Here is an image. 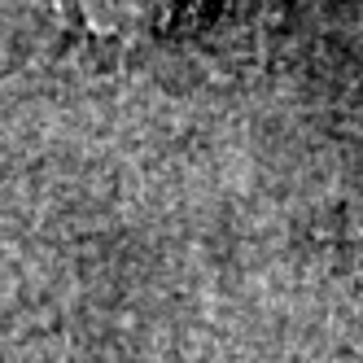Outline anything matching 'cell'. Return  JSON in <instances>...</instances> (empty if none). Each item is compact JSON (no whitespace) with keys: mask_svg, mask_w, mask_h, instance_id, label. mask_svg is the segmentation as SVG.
I'll return each mask as SVG.
<instances>
[{"mask_svg":"<svg viewBox=\"0 0 363 363\" xmlns=\"http://www.w3.org/2000/svg\"><path fill=\"white\" fill-rule=\"evenodd\" d=\"M193 5L197 0H84V13L106 35H132V31H158Z\"/></svg>","mask_w":363,"mask_h":363,"instance_id":"1","label":"cell"}]
</instances>
